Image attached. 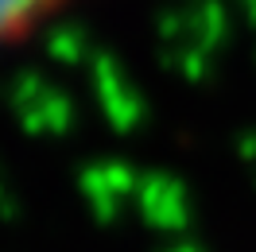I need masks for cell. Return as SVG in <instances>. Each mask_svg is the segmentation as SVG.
Segmentation results:
<instances>
[{
    "label": "cell",
    "instance_id": "cell-1",
    "mask_svg": "<svg viewBox=\"0 0 256 252\" xmlns=\"http://www.w3.org/2000/svg\"><path fill=\"white\" fill-rule=\"evenodd\" d=\"M58 4L62 0H0V43L20 39L28 28H35Z\"/></svg>",
    "mask_w": 256,
    "mask_h": 252
}]
</instances>
